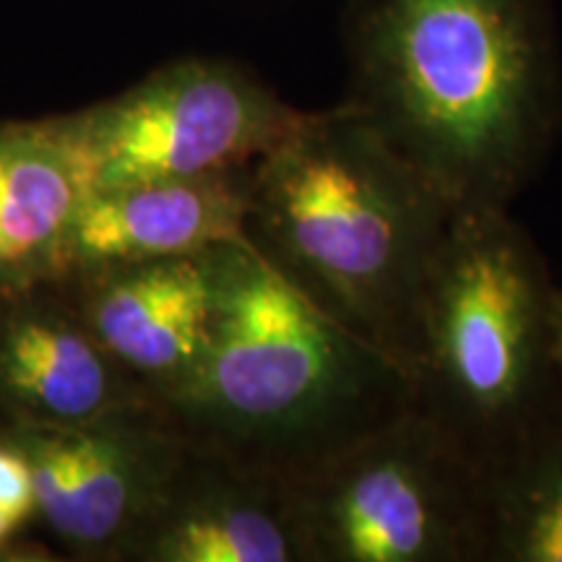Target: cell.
Here are the masks:
<instances>
[{
    "mask_svg": "<svg viewBox=\"0 0 562 562\" xmlns=\"http://www.w3.org/2000/svg\"><path fill=\"white\" fill-rule=\"evenodd\" d=\"M128 560L307 562L294 482L188 446Z\"/></svg>",
    "mask_w": 562,
    "mask_h": 562,
    "instance_id": "10",
    "label": "cell"
},
{
    "mask_svg": "<svg viewBox=\"0 0 562 562\" xmlns=\"http://www.w3.org/2000/svg\"><path fill=\"white\" fill-rule=\"evenodd\" d=\"M89 195L87 167L60 115L0 123V297L66 279Z\"/></svg>",
    "mask_w": 562,
    "mask_h": 562,
    "instance_id": "12",
    "label": "cell"
},
{
    "mask_svg": "<svg viewBox=\"0 0 562 562\" xmlns=\"http://www.w3.org/2000/svg\"><path fill=\"white\" fill-rule=\"evenodd\" d=\"M487 562H562V414L487 474Z\"/></svg>",
    "mask_w": 562,
    "mask_h": 562,
    "instance_id": "13",
    "label": "cell"
},
{
    "mask_svg": "<svg viewBox=\"0 0 562 562\" xmlns=\"http://www.w3.org/2000/svg\"><path fill=\"white\" fill-rule=\"evenodd\" d=\"M307 562H487V480L409 409L294 482Z\"/></svg>",
    "mask_w": 562,
    "mask_h": 562,
    "instance_id": "5",
    "label": "cell"
},
{
    "mask_svg": "<svg viewBox=\"0 0 562 562\" xmlns=\"http://www.w3.org/2000/svg\"><path fill=\"white\" fill-rule=\"evenodd\" d=\"M0 432L30 459L37 516L68 558L89 562L131 558L188 448L157 406L79 427L0 425Z\"/></svg>",
    "mask_w": 562,
    "mask_h": 562,
    "instance_id": "7",
    "label": "cell"
},
{
    "mask_svg": "<svg viewBox=\"0 0 562 562\" xmlns=\"http://www.w3.org/2000/svg\"><path fill=\"white\" fill-rule=\"evenodd\" d=\"M456 211L344 100L307 112L252 165L245 235L302 294L409 372Z\"/></svg>",
    "mask_w": 562,
    "mask_h": 562,
    "instance_id": "3",
    "label": "cell"
},
{
    "mask_svg": "<svg viewBox=\"0 0 562 562\" xmlns=\"http://www.w3.org/2000/svg\"><path fill=\"white\" fill-rule=\"evenodd\" d=\"M305 115L240 63L188 55L60 123L97 193L256 165Z\"/></svg>",
    "mask_w": 562,
    "mask_h": 562,
    "instance_id": "6",
    "label": "cell"
},
{
    "mask_svg": "<svg viewBox=\"0 0 562 562\" xmlns=\"http://www.w3.org/2000/svg\"><path fill=\"white\" fill-rule=\"evenodd\" d=\"M154 406L60 281L0 297V425L79 427Z\"/></svg>",
    "mask_w": 562,
    "mask_h": 562,
    "instance_id": "9",
    "label": "cell"
},
{
    "mask_svg": "<svg viewBox=\"0 0 562 562\" xmlns=\"http://www.w3.org/2000/svg\"><path fill=\"white\" fill-rule=\"evenodd\" d=\"M414 409L487 474L562 414L560 286L508 209H459L427 279Z\"/></svg>",
    "mask_w": 562,
    "mask_h": 562,
    "instance_id": "4",
    "label": "cell"
},
{
    "mask_svg": "<svg viewBox=\"0 0 562 562\" xmlns=\"http://www.w3.org/2000/svg\"><path fill=\"white\" fill-rule=\"evenodd\" d=\"M252 165L144 180L91 193L68 248L66 279L108 266L248 243Z\"/></svg>",
    "mask_w": 562,
    "mask_h": 562,
    "instance_id": "11",
    "label": "cell"
},
{
    "mask_svg": "<svg viewBox=\"0 0 562 562\" xmlns=\"http://www.w3.org/2000/svg\"><path fill=\"white\" fill-rule=\"evenodd\" d=\"M224 248L108 266L60 281L97 341L154 402L175 389L206 349Z\"/></svg>",
    "mask_w": 562,
    "mask_h": 562,
    "instance_id": "8",
    "label": "cell"
},
{
    "mask_svg": "<svg viewBox=\"0 0 562 562\" xmlns=\"http://www.w3.org/2000/svg\"><path fill=\"white\" fill-rule=\"evenodd\" d=\"M186 446L300 482L414 409L412 378L302 294L250 243H229L201 360L154 402Z\"/></svg>",
    "mask_w": 562,
    "mask_h": 562,
    "instance_id": "2",
    "label": "cell"
},
{
    "mask_svg": "<svg viewBox=\"0 0 562 562\" xmlns=\"http://www.w3.org/2000/svg\"><path fill=\"white\" fill-rule=\"evenodd\" d=\"M21 529H24V526H21L19 521H13L9 513L0 508V550H3L5 544H11L13 539L19 537Z\"/></svg>",
    "mask_w": 562,
    "mask_h": 562,
    "instance_id": "15",
    "label": "cell"
},
{
    "mask_svg": "<svg viewBox=\"0 0 562 562\" xmlns=\"http://www.w3.org/2000/svg\"><path fill=\"white\" fill-rule=\"evenodd\" d=\"M355 104L456 209H508L562 125L550 0H351Z\"/></svg>",
    "mask_w": 562,
    "mask_h": 562,
    "instance_id": "1",
    "label": "cell"
},
{
    "mask_svg": "<svg viewBox=\"0 0 562 562\" xmlns=\"http://www.w3.org/2000/svg\"><path fill=\"white\" fill-rule=\"evenodd\" d=\"M0 508L21 526L37 516V492H34L30 459L3 432H0Z\"/></svg>",
    "mask_w": 562,
    "mask_h": 562,
    "instance_id": "14",
    "label": "cell"
},
{
    "mask_svg": "<svg viewBox=\"0 0 562 562\" xmlns=\"http://www.w3.org/2000/svg\"><path fill=\"white\" fill-rule=\"evenodd\" d=\"M560 331H562V290H560Z\"/></svg>",
    "mask_w": 562,
    "mask_h": 562,
    "instance_id": "16",
    "label": "cell"
}]
</instances>
